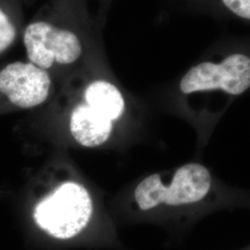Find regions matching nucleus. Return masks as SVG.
Wrapping results in <instances>:
<instances>
[{
	"label": "nucleus",
	"mask_w": 250,
	"mask_h": 250,
	"mask_svg": "<svg viewBox=\"0 0 250 250\" xmlns=\"http://www.w3.org/2000/svg\"><path fill=\"white\" fill-rule=\"evenodd\" d=\"M92 200L86 189L75 183H66L36 206V224L58 239H70L79 234L89 223Z\"/></svg>",
	"instance_id": "f257e3e1"
},
{
	"label": "nucleus",
	"mask_w": 250,
	"mask_h": 250,
	"mask_svg": "<svg viewBox=\"0 0 250 250\" xmlns=\"http://www.w3.org/2000/svg\"><path fill=\"white\" fill-rule=\"evenodd\" d=\"M21 41L27 61L47 72L55 67L71 66L83 53V42L75 31L41 17L26 23Z\"/></svg>",
	"instance_id": "f03ea898"
},
{
	"label": "nucleus",
	"mask_w": 250,
	"mask_h": 250,
	"mask_svg": "<svg viewBox=\"0 0 250 250\" xmlns=\"http://www.w3.org/2000/svg\"><path fill=\"white\" fill-rule=\"evenodd\" d=\"M210 186L209 171L200 164L190 163L176 171L170 187L162 184L159 174L148 176L138 185L134 197L142 210L161 204L186 205L204 198Z\"/></svg>",
	"instance_id": "7ed1b4c3"
},
{
	"label": "nucleus",
	"mask_w": 250,
	"mask_h": 250,
	"mask_svg": "<svg viewBox=\"0 0 250 250\" xmlns=\"http://www.w3.org/2000/svg\"><path fill=\"white\" fill-rule=\"evenodd\" d=\"M250 60L243 54H232L219 64L203 62L191 68L180 83L184 94L222 89L241 95L250 88Z\"/></svg>",
	"instance_id": "20e7f679"
},
{
	"label": "nucleus",
	"mask_w": 250,
	"mask_h": 250,
	"mask_svg": "<svg viewBox=\"0 0 250 250\" xmlns=\"http://www.w3.org/2000/svg\"><path fill=\"white\" fill-rule=\"evenodd\" d=\"M51 84L49 73L28 61L13 62L0 69V88L9 95L13 107H38L48 98Z\"/></svg>",
	"instance_id": "39448f33"
},
{
	"label": "nucleus",
	"mask_w": 250,
	"mask_h": 250,
	"mask_svg": "<svg viewBox=\"0 0 250 250\" xmlns=\"http://www.w3.org/2000/svg\"><path fill=\"white\" fill-rule=\"evenodd\" d=\"M70 129L74 139L83 146L95 147L105 143L112 131V121L86 103L73 108Z\"/></svg>",
	"instance_id": "423d86ee"
},
{
	"label": "nucleus",
	"mask_w": 250,
	"mask_h": 250,
	"mask_svg": "<svg viewBox=\"0 0 250 250\" xmlns=\"http://www.w3.org/2000/svg\"><path fill=\"white\" fill-rule=\"evenodd\" d=\"M29 1L0 0V57L8 53L21 39Z\"/></svg>",
	"instance_id": "0eeeda50"
},
{
	"label": "nucleus",
	"mask_w": 250,
	"mask_h": 250,
	"mask_svg": "<svg viewBox=\"0 0 250 250\" xmlns=\"http://www.w3.org/2000/svg\"><path fill=\"white\" fill-rule=\"evenodd\" d=\"M84 100L89 107L110 121L118 120L125 110L123 95L115 85L105 81L90 83L84 91Z\"/></svg>",
	"instance_id": "6e6552de"
},
{
	"label": "nucleus",
	"mask_w": 250,
	"mask_h": 250,
	"mask_svg": "<svg viewBox=\"0 0 250 250\" xmlns=\"http://www.w3.org/2000/svg\"><path fill=\"white\" fill-rule=\"evenodd\" d=\"M224 5L234 14L246 20L250 19V0H223Z\"/></svg>",
	"instance_id": "1a4fd4ad"
}]
</instances>
